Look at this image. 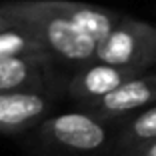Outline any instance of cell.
Here are the masks:
<instances>
[{"instance_id":"cell-1","label":"cell","mask_w":156,"mask_h":156,"mask_svg":"<svg viewBox=\"0 0 156 156\" xmlns=\"http://www.w3.org/2000/svg\"><path fill=\"white\" fill-rule=\"evenodd\" d=\"M82 6L72 0H8L0 2V12L32 34L56 62L78 68L94 60L96 52V40L78 24Z\"/></svg>"},{"instance_id":"cell-2","label":"cell","mask_w":156,"mask_h":156,"mask_svg":"<svg viewBox=\"0 0 156 156\" xmlns=\"http://www.w3.org/2000/svg\"><path fill=\"white\" fill-rule=\"evenodd\" d=\"M116 128L118 124L78 108L46 116L32 128V140L56 156H100L110 154Z\"/></svg>"},{"instance_id":"cell-3","label":"cell","mask_w":156,"mask_h":156,"mask_svg":"<svg viewBox=\"0 0 156 156\" xmlns=\"http://www.w3.org/2000/svg\"><path fill=\"white\" fill-rule=\"evenodd\" d=\"M94 60L136 70L156 66V26L124 16L104 38L96 42Z\"/></svg>"},{"instance_id":"cell-4","label":"cell","mask_w":156,"mask_h":156,"mask_svg":"<svg viewBox=\"0 0 156 156\" xmlns=\"http://www.w3.org/2000/svg\"><path fill=\"white\" fill-rule=\"evenodd\" d=\"M156 102V70L154 72H144L128 78L118 88L108 92L106 96L90 102L88 106H82L92 114L100 116L108 122L120 124L128 116L136 114L146 106Z\"/></svg>"},{"instance_id":"cell-5","label":"cell","mask_w":156,"mask_h":156,"mask_svg":"<svg viewBox=\"0 0 156 156\" xmlns=\"http://www.w3.org/2000/svg\"><path fill=\"white\" fill-rule=\"evenodd\" d=\"M56 90H14L0 92V134L18 136L50 116Z\"/></svg>"},{"instance_id":"cell-6","label":"cell","mask_w":156,"mask_h":156,"mask_svg":"<svg viewBox=\"0 0 156 156\" xmlns=\"http://www.w3.org/2000/svg\"><path fill=\"white\" fill-rule=\"evenodd\" d=\"M140 72H144V70L116 66L108 64V62H100V60H90L74 70V74L66 82L64 92L78 108H82V106H88L90 102L106 96L108 92H112L122 82H126L128 78Z\"/></svg>"},{"instance_id":"cell-7","label":"cell","mask_w":156,"mask_h":156,"mask_svg":"<svg viewBox=\"0 0 156 156\" xmlns=\"http://www.w3.org/2000/svg\"><path fill=\"white\" fill-rule=\"evenodd\" d=\"M60 76L54 58L14 56L0 58V92L58 90Z\"/></svg>"},{"instance_id":"cell-8","label":"cell","mask_w":156,"mask_h":156,"mask_svg":"<svg viewBox=\"0 0 156 156\" xmlns=\"http://www.w3.org/2000/svg\"><path fill=\"white\" fill-rule=\"evenodd\" d=\"M156 140V102L118 124L114 144L108 156H126L128 152Z\"/></svg>"},{"instance_id":"cell-9","label":"cell","mask_w":156,"mask_h":156,"mask_svg":"<svg viewBox=\"0 0 156 156\" xmlns=\"http://www.w3.org/2000/svg\"><path fill=\"white\" fill-rule=\"evenodd\" d=\"M30 56V58H52L44 46L20 26H10L0 30V58Z\"/></svg>"},{"instance_id":"cell-10","label":"cell","mask_w":156,"mask_h":156,"mask_svg":"<svg viewBox=\"0 0 156 156\" xmlns=\"http://www.w3.org/2000/svg\"><path fill=\"white\" fill-rule=\"evenodd\" d=\"M126 156H156V140H152V142L144 144V146L136 148V150L128 152Z\"/></svg>"},{"instance_id":"cell-11","label":"cell","mask_w":156,"mask_h":156,"mask_svg":"<svg viewBox=\"0 0 156 156\" xmlns=\"http://www.w3.org/2000/svg\"><path fill=\"white\" fill-rule=\"evenodd\" d=\"M10 26H16V24H12V20H8L4 14L0 12V30H4V28H10Z\"/></svg>"},{"instance_id":"cell-12","label":"cell","mask_w":156,"mask_h":156,"mask_svg":"<svg viewBox=\"0 0 156 156\" xmlns=\"http://www.w3.org/2000/svg\"><path fill=\"white\" fill-rule=\"evenodd\" d=\"M154 68H156V66H154Z\"/></svg>"}]
</instances>
